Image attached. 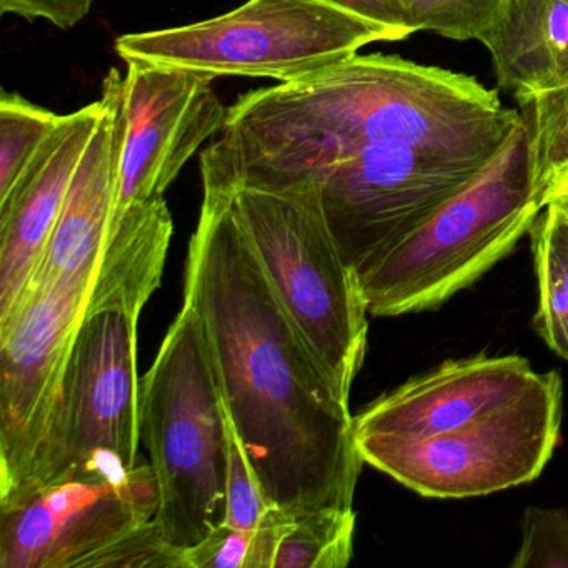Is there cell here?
Returning <instances> with one entry per match:
<instances>
[{"label":"cell","mask_w":568,"mask_h":568,"mask_svg":"<svg viewBox=\"0 0 568 568\" xmlns=\"http://www.w3.org/2000/svg\"><path fill=\"white\" fill-rule=\"evenodd\" d=\"M184 302L265 500L292 511L354 510L365 464L354 415L285 314L225 194L204 192Z\"/></svg>","instance_id":"1"},{"label":"cell","mask_w":568,"mask_h":568,"mask_svg":"<svg viewBox=\"0 0 568 568\" xmlns=\"http://www.w3.org/2000/svg\"><path fill=\"white\" fill-rule=\"evenodd\" d=\"M520 112L477 79L397 55H352L242 95L201 155L204 192L305 184L351 152L400 144L491 161Z\"/></svg>","instance_id":"2"},{"label":"cell","mask_w":568,"mask_h":568,"mask_svg":"<svg viewBox=\"0 0 568 568\" xmlns=\"http://www.w3.org/2000/svg\"><path fill=\"white\" fill-rule=\"evenodd\" d=\"M527 125L427 221L357 272L374 317L428 311L507 257L544 209Z\"/></svg>","instance_id":"3"},{"label":"cell","mask_w":568,"mask_h":568,"mask_svg":"<svg viewBox=\"0 0 568 568\" xmlns=\"http://www.w3.org/2000/svg\"><path fill=\"white\" fill-rule=\"evenodd\" d=\"M141 435L159 485L155 525L172 547L225 520L229 417L194 308L184 302L142 378Z\"/></svg>","instance_id":"4"},{"label":"cell","mask_w":568,"mask_h":568,"mask_svg":"<svg viewBox=\"0 0 568 568\" xmlns=\"http://www.w3.org/2000/svg\"><path fill=\"white\" fill-rule=\"evenodd\" d=\"M217 194V192H214ZM272 291L341 400L367 352V305L312 184L225 192Z\"/></svg>","instance_id":"5"},{"label":"cell","mask_w":568,"mask_h":568,"mask_svg":"<svg viewBox=\"0 0 568 568\" xmlns=\"http://www.w3.org/2000/svg\"><path fill=\"white\" fill-rule=\"evenodd\" d=\"M382 41L397 38L384 26L317 0H247L197 24L122 36L115 51L128 64L291 82Z\"/></svg>","instance_id":"6"},{"label":"cell","mask_w":568,"mask_h":568,"mask_svg":"<svg viewBox=\"0 0 568 568\" xmlns=\"http://www.w3.org/2000/svg\"><path fill=\"white\" fill-rule=\"evenodd\" d=\"M564 384L558 372L505 407L457 430L418 440L357 438L365 464L428 498L495 494L535 480L560 442Z\"/></svg>","instance_id":"7"},{"label":"cell","mask_w":568,"mask_h":568,"mask_svg":"<svg viewBox=\"0 0 568 568\" xmlns=\"http://www.w3.org/2000/svg\"><path fill=\"white\" fill-rule=\"evenodd\" d=\"M488 162L375 144L338 159L305 184L317 191L328 229L357 274L427 221Z\"/></svg>","instance_id":"8"},{"label":"cell","mask_w":568,"mask_h":568,"mask_svg":"<svg viewBox=\"0 0 568 568\" xmlns=\"http://www.w3.org/2000/svg\"><path fill=\"white\" fill-rule=\"evenodd\" d=\"M138 325L139 318L121 311L85 315L48 442L21 490L62 480L102 457L121 458L131 468L144 462L139 454Z\"/></svg>","instance_id":"9"},{"label":"cell","mask_w":568,"mask_h":568,"mask_svg":"<svg viewBox=\"0 0 568 568\" xmlns=\"http://www.w3.org/2000/svg\"><path fill=\"white\" fill-rule=\"evenodd\" d=\"M89 294L82 281L36 284L0 318V498L21 490L38 468Z\"/></svg>","instance_id":"10"},{"label":"cell","mask_w":568,"mask_h":568,"mask_svg":"<svg viewBox=\"0 0 568 568\" xmlns=\"http://www.w3.org/2000/svg\"><path fill=\"white\" fill-rule=\"evenodd\" d=\"M159 485L151 462L121 471L78 470L0 500V567L85 568L151 524Z\"/></svg>","instance_id":"11"},{"label":"cell","mask_w":568,"mask_h":568,"mask_svg":"<svg viewBox=\"0 0 568 568\" xmlns=\"http://www.w3.org/2000/svg\"><path fill=\"white\" fill-rule=\"evenodd\" d=\"M212 81L184 69L129 62L122 85L124 139L112 221L132 205L164 197L192 155L222 131L229 109Z\"/></svg>","instance_id":"12"},{"label":"cell","mask_w":568,"mask_h":568,"mask_svg":"<svg viewBox=\"0 0 568 568\" xmlns=\"http://www.w3.org/2000/svg\"><path fill=\"white\" fill-rule=\"evenodd\" d=\"M538 377L518 355L444 362L355 415V438L418 440L447 434L517 400Z\"/></svg>","instance_id":"13"},{"label":"cell","mask_w":568,"mask_h":568,"mask_svg":"<svg viewBox=\"0 0 568 568\" xmlns=\"http://www.w3.org/2000/svg\"><path fill=\"white\" fill-rule=\"evenodd\" d=\"M104 114V101L62 115L14 187L0 199V318L16 311L44 261L79 162Z\"/></svg>","instance_id":"14"},{"label":"cell","mask_w":568,"mask_h":568,"mask_svg":"<svg viewBox=\"0 0 568 568\" xmlns=\"http://www.w3.org/2000/svg\"><path fill=\"white\" fill-rule=\"evenodd\" d=\"M122 85L124 79L118 69H112L102 84L104 114L72 178L64 207L32 285L82 281L91 285V291L94 287L118 199L124 139Z\"/></svg>","instance_id":"15"},{"label":"cell","mask_w":568,"mask_h":568,"mask_svg":"<svg viewBox=\"0 0 568 568\" xmlns=\"http://www.w3.org/2000/svg\"><path fill=\"white\" fill-rule=\"evenodd\" d=\"M478 42L517 102L568 88V0H510Z\"/></svg>","instance_id":"16"},{"label":"cell","mask_w":568,"mask_h":568,"mask_svg":"<svg viewBox=\"0 0 568 568\" xmlns=\"http://www.w3.org/2000/svg\"><path fill=\"white\" fill-rule=\"evenodd\" d=\"M172 235L174 221L164 197L132 205L114 219L85 315L121 311L141 318L161 287Z\"/></svg>","instance_id":"17"},{"label":"cell","mask_w":568,"mask_h":568,"mask_svg":"<svg viewBox=\"0 0 568 568\" xmlns=\"http://www.w3.org/2000/svg\"><path fill=\"white\" fill-rule=\"evenodd\" d=\"M528 234L538 292L535 331L568 361V209L548 202Z\"/></svg>","instance_id":"18"},{"label":"cell","mask_w":568,"mask_h":568,"mask_svg":"<svg viewBox=\"0 0 568 568\" xmlns=\"http://www.w3.org/2000/svg\"><path fill=\"white\" fill-rule=\"evenodd\" d=\"M355 510L292 511L272 568H344L354 557Z\"/></svg>","instance_id":"19"},{"label":"cell","mask_w":568,"mask_h":568,"mask_svg":"<svg viewBox=\"0 0 568 568\" xmlns=\"http://www.w3.org/2000/svg\"><path fill=\"white\" fill-rule=\"evenodd\" d=\"M62 115L32 104L16 92L0 95V199L9 194L22 172L48 141Z\"/></svg>","instance_id":"20"},{"label":"cell","mask_w":568,"mask_h":568,"mask_svg":"<svg viewBox=\"0 0 568 568\" xmlns=\"http://www.w3.org/2000/svg\"><path fill=\"white\" fill-rule=\"evenodd\" d=\"M518 104L530 138L535 187L544 199L551 181L568 169V88Z\"/></svg>","instance_id":"21"},{"label":"cell","mask_w":568,"mask_h":568,"mask_svg":"<svg viewBox=\"0 0 568 568\" xmlns=\"http://www.w3.org/2000/svg\"><path fill=\"white\" fill-rule=\"evenodd\" d=\"M510 0H408V24L452 41H480L504 16Z\"/></svg>","instance_id":"22"},{"label":"cell","mask_w":568,"mask_h":568,"mask_svg":"<svg viewBox=\"0 0 568 568\" xmlns=\"http://www.w3.org/2000/svg\"><path fill=\"white\" fill-rule=\"evenodd\" d=\"M511 568H568V514L564 508L528 507L520 547Z\"/></svg>","instance_id":"23"},{"label":"cell","mask_w":568,"mask_h":568,"mask_svg":"<svg viewBox=\"0 0 568 568\" xmlns=\"http://www.w3.org/2000/svg\"><path fill=\"white\" fill-rule=\"evenodd\" d=\"M272 505L265 500L261 481L248 462L247 454L229 420V467L225 481L224 524L239 530L254 531Z\"/></svg>","instance_id":"24"},{"label":"cell","mask_w":568,"mask_h":568,"mask_svg":"<svg viewBox=\"0 0 568 568\" xmlns=\"http://www.w3.org/2000/svg\"><path fill=\"white\" fill-rule=\"evenodd\" d=\"M85 568H187L184 550L162 537L155 521L99 551Z\"/></svg>","instance_id":"25"},{"label":"cell","mask_w":568,"mask_h":568,"mask_svg":"<svg viewBox=\"0 0 568 568\" xmlns=\"http://www.w3.org/2000/svg\"><path fill=\"white\" fill-rule=\"evenodd\" d=\"M254 531L215 527L201 544L184 550L187 568H248Z\"/></svg>","instance_id":"26"},{"label":"cell","mask_w":568,"mask_h":568,"mask_svg":"<svg viewBox=\"0 0 568 568\" xmlns=\"http://www.w3.org/2000/svg\"><path fill=\"white\" fill-rule=\"evenodd\" d=\"M94 0H0L2 14L36 21L45 19L55 28L68 31L91 12Z\"/></svg>","instance_id":"27"},{"label":"cell","mask_w":568,"mask_h":568,"mask_svg":"<svg viewBox=\"0 0 568 568\" xmlns=\"http://www.w3.org/2000/svg\"><path fill=\"white\" fill-rule=\"evenodd\" d=\"M317 2L344 9L358 18L384 26L388 31L394 32L397 41L414 34L402 0H317Z\"/></svg>","instance_id":"28"},{"label":"cell","mask_w":568,"mask_h":568,"mask_svg":"<svg viewBox=\"0 0 568 568\" xmlns=\"http://www.w3.org/2000/svg\"><path fill=\"white\" fill-rule=\"evenodd\" d=\"M568 197V169H565L560 175L551 181V184L548 185L547 192H545L544 204L547 205L548 202L558 201V199H567Z\"/></svg>","instance_id":"29"},{"label":"cell","mask_w":568,"mask_h":568,"mask_svg":"<svg viewBox=\"0 0 568 568\" xmlns=\"http://www.w3.org/2000/svg\"><path fill=\"white\" fill-rule=\"evenodd\" d=\"M551 202H554V201H551ZM557 202H560V204H564V205H565V207H567V209H568V197H567V199H558V201H557Z\"/></svg>","instance_id":"30"},{"label":"cell","mask_w":568,"mask_h":568,"mask_svg":"<svg viewBox=\"0 0 568 568\" xmlns=\"http://www.w3.org/2000/svg\"><path fill=\"white\" fill-rule=\"evenodd\" d=\"M402 4H404L405 11H407L408 0H402Z\"/></svg>","instance_id":"31"}]
</instances>
